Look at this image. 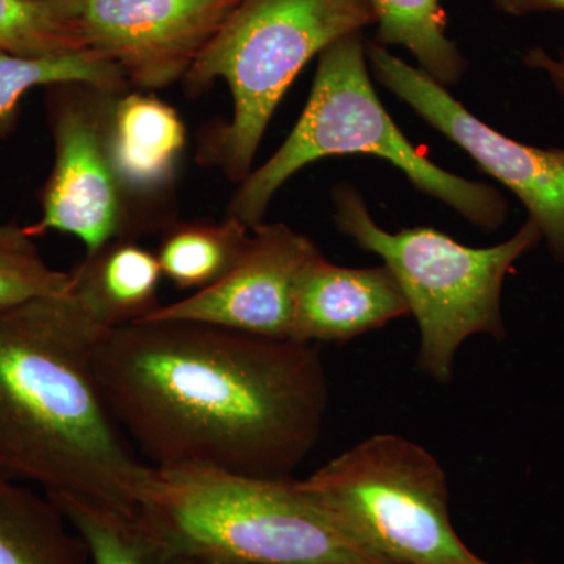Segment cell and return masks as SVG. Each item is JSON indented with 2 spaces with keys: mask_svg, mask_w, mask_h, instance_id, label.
Segmentation results:
<instances>
[{
  "mask_svg": "<svg viewBox=\"0 0 564 564\" xmlns=\"http://www.w3.org/2000/svg\"><path fill=\"white\" fill-rule=\"evenodd\" d=\"M69 295L101 329L143 321L162 306L158 256L137 240H115L69 272Z\"/></svg>",
  "mask_w": 564,
  "mask_h": 564,
  "instance_id": "5bb4252c",
  "label": "cell"
},
{
  "mask_svg": "<svg viewBox=\"0 0 564 564\" xmlns=\"http://www.w3.org/2000/svg\"><path fill=\"white\" fill-rule=\"evenodd\" d=\"M121 93L84 82L46 88L55 159L41 191L40 220L24 228L31 239L50 231L73 234L87 254H95L115 240L141 237L109 151L111 110Z\"/></svg>",
  "mask_w": 564,
  "mask_h": 564,
  "instance_id": "ba28073f",
  "label": "cell"
},
{
  "mask_svg": "<svg viewBox=\"0 0 564 564\" xmlns=\"http://www.w3.org/2000/svg\"><path fill=\"white\" fill-rule=\"evenodd\" d=\"M332 196L337 229L378 256L399 282L421 333L417 366L423 373L448 384L466 340L477 334L505 340V281L543 240L532 221L505 242L474 248L426 226L386 231L350 184L336 185Z\"/></svg>",
  "mask_w": 564,
  "mask_h": 564,
  "instance_id": "8992f818",
  "label": "cell"
},
{
  "mask_svg": "<svg viewBox=\"0 0 564 564\" xmlns=\"http://www.w3.org/2000/svg\"><path fill=\"white\" fill-rule=\"evenodd\" d=\"M187 555V554H185ZM192 558L193 564H236V563H223V562H212V560L196 558V556L188 555Z\"/></svg>",
  "mask_w": 564,
  "mask_h": 564,
  "instance_id": "484cf974",
  "label": "cell"
},
{
  "mask_svg": "<svg viewBox=\"0 0 564 564\" xmlns=\"http://www.w3.org/2000/svg\"><path fill=\"white\" fill-rule=\"evenodd\" d=\"M240 0H76L66 9L88 46L141 91L184 80Z\"/></svg>",
  "mask_w": 564,
  "mask_h": 564,
  "instance_id": "30bf717a",
  "label": "cell"
},
{
  "mask_svg": "<svg viewBox=\"0 0 564 564\" xmlns=\"http://www.w3.org/2000/svg\"><path fill=\"white\" fill-rule=\"evenodd\" d=\"M522 65L545 77L564 99V51L552 52L544 46L529 47L522 54Z\"/></svg>",
  "mask_w": 564,
  "mask_h": 564,
  "instance_id": "7402d4cb",
  "label": "cell"
},
{
  "mask_svg": "<svg viewBox=\"0 0 564 564\" xmlns=\"http://www.w3.org/2000/svg\"><path fill=\"white\" fill-rule=\"evenodd\" d=\"M101 332L69 292L0 310V477L47 496L135 505L150 464L96 372Z\"/></svg>",
  "mask_w": 564,
  "mask_h": 564,
  "instance_id": "7a4b0ae2",
  "label": "cell"
},
{
  "mask_svg": "<svg viewBox=\"0 0 564 564\" xmlns=\"http://www.w3.org/2000/svg\"><path fill=\"white\" fill-rule=\"evenodd\" d=\"M133 503L182 554L236 564H399L348 532L295 478L148 467Z\"/></svg>",
  "mask_w": 564,
  "mask_h": 564,
  "instance_id": "3957f363",
  "label": "cell"
},
{
  "mask_svg": "<svg viewBox=\"0 0 564 564\" xmlns=\"http://www.w3.org/2000/svg\"><path fill=\"white\" fill-rule=\"evenodd\" d=\"M87 47L79 24L65 10L33 0H0V51L43 57Z\"/></svg>",
  "mask_w": 564,
  "mask_h": 564,
  "instance_id": "ffe728a7",
  "label": "cell"
},
{
  "mask_svg": "<svg viewBox=\"0 0 564 564\" xmlns=\"http://www.w3.org/2000/svg\"><path fill=\"white\" fill-rule=\"evenodd\" d=\"M162 232L155 252L162 276L184 291H203L220 281L251 242V229L228 215L221 221H173Z\"/></svg>",
  "mask_w": 564,
  "mask_h": 564,
  "instance_id": "e0dca14e",
  "label": "cell"
},
{
  "mask_svg": "<svg viewBox=\"0 0 564 564\" xmlns=\"http://www.w3.org/2000/svg\"><path fill=\"white\" fill-rule=\"evenodd\" d=\"M65 82H84L111 91L131 90L120 66L93 47L43 57L0 51V139L13 131L20 104L29 91Z\"/></svg>",
  "mask_w": 564,
  "mask_h": 564,
  "instance_id": "d6986e66",
  "label": "cell"
},
{
  "mask_svg": "<svg viewBox=\"0 0 564 564\" xmlns=\"http://www.w3.org/2000/svg\"><path fill=\"white\" fill-rule=\"evenodd\" d=\"M33 240L25 234L24 228L13 225H0V247L31 243Z\"/></svg>",
  "mask_w": 564,
  "mask_h": 564,
  "instance_id": "cb8c5ba5",
  "label": "cell"
},
{
  "mask_svg": "<svg viewBox=\"0 0 564 564\" xmlns=\"http://www.w3.org/2000/svg\"><path fill=\"white\" fill-rule=\"evenodd\" d=\"M0 564H93L90 552L47 494L0 477Z\"/></svg>",
  "mask_w": 564,
  "mask_h": 564,
  "instance_id": "9a60e30c",
  "label": "cell"
},
{
  "mask_svg": "<svg viewBox=\"0 0 564 564\" xmlns=\"http://www.w3.org/2000/svg\"><path fill=\"white\" fill-rule=\"evenodd\" d=\"M362 32L336 41L318 55L302 117L284 143L234 193L228 217L250 229L263 223L282 185L311 163L333 155L367 154L392 163L415 188L458 212L470 225L497 231L508 217L502 193L436 165L400 131L370 76Z\"/></svg>",
  "mask_w": 564,
  "mask_h": 564,
  "instance_id": "277c9868",
  "label": "cell"
},
{
  "mask_svg": "<svg viewBox=\"0 0 564 564\" xmlns=\"http://www.w3.org/2000/svg\"><path fill=\"white\" fill-rule=\"evenodd\" d=\"M187 147L184 121L150 91L118 95L111 110L109 151L115 174L141 236L176 221L177 174Z\"/></svg>",
  "mask_w": 564,
  "mask_h": 564,
  "instance_id": "7c38bea8",
  "label": "cell"
},
{
  "mask_svg": "<svg viewBox=\"0 0 564 564\" xmlns=\"http://www.w3.org/2000/svg\"><path fill=\"white\" fill-rule=\"evenodd\" d=\"M367 61L381 87L524 204L527 220L540 229L552 258L564 263V148L533 147L496 131L447 87L373 41H367Z\"/></svg>",
  "mask_w": 564,
  "mask_h": 564,
  "instance_id": "9c48e42d",
  "label": "cell"
},
{
  "mask_svg": "<svg viewBox=\"0 0 564 564\" xmlns=\"http://www.w3.org/2000/svg\"><path fill=\"white\" fill-rule=\"evenodd\" d=\"M50 497L80 534L93 564H193L148 524L135 505Z\"/></svg>",
  "mask_w": 564,
  "mask_h": 564,
  "instance_id": "2e32d148",
  "label": "cell"
},
{
  "mask_svg": "<svg viewBox=\"0 0 564 564\" xmlns=\"http://www.w3.org/2000/svg\"><path fill=\"white\" fill-rule=\"evenodd\" d=\"M300 484L348 532L391 562L492 564L456 533L441 463L400 434H373Z\"/></svg>",
  "mask_w": 564,
  "mask_h": 564,
  "instance_id": "52a82bcc",
  "label": "cell"
},
{
  "mask_svg": "<svg viewBox=\"0 0 564 564\" xmlns=\"http://www.w3.org/2000/svg\"><path fill=\"white\" fill-rule=\"evenodd\" d=\"M370 25L369 0H240L182 80L188 95L198 96L221 79L232 96L231 120L204 133L198 162L240 184L304 66Z\"/></svg>",
  "mask_w": 564,
  "mask_h": 564,
  "instance_id": "5b68a950",
  "label": "cell"
},
{
  "mask_svg": "<svg viewBox=\"0 0 564 564\" xmlns=\"http://www.w3.org/2000/svg\"><path fill=\"white\" fill-rule=\"evenodd\" d=\"M410 314L391 270L348 269L317 254L296 289L291 339L304 344H347Z\"/></svg>",
  "mask_w": 564,
  "mask_h": 564,
  "instance_id": "4fadbf2b",
  "label": "cell"
},
{
  "mask_svg": "<svg viewBox=\"0 0 564 564\" xmlns=\"http://www.w3.org/2000/svg\"><path fill=\"white\" fill-rule=\"evenodd\" d=\"M69 282V273L44 262L35 243L0 247V310L66 295Z\"/></svg>",
  "mask_w": 564,
  "mask_h": 564,
  "instance_id": "44dd1931",
  "label": "cell"
},
{
  "mask_svg": "<svg viewBox=\"0 0 564 564\" xmlns=\"http://www.w3.org/2000/svg\"><path fill=\"white\" fill-rule=\"evenodd\" d=\"M93 356L115 417L150 466L292 478L321 440V345L140 321L104 329Z\"/></svg>",
  "mask_w": 564,
  "mask_h": 564,
  "instance_id": "6da1fadb",
  "label": "cell"
},
{
  "mask_svg": "<svg viewBox=\"0 0 564 564\" xmlns=\"http://www.w3.org/2000/svg\"><path fill=\"white\" fill-rule=\"evenodd\" d=\"M375 14L373 43L410 52L419 69L444 87L463 79L467 61L447 35L441 0H369Z\"/></svg>",
  "mask_w": 564,
  "mask_h": 564,
  "instance_id": "ac0fdd59",
  "label": "cell"
},
{
  "mask_svg": "<svg viewBox=\"0 0 564 564\" xmlns=\"http://www.w3.org/2000/svg\"><path fill=\"white\" fill-rule=\"evenodd\" d=\"M492 2L497 11L514 18L538 13H564V0H492Z\"/></svg>",
  "mask_w": 564,
  "mask_h": 564,
  "instance_id": "603a6c76",
  "label": "cell"
},
{
  "mask_svg": "<svg viewBox=\"0 0 564 564\" xmlns=\"http://www.w3.org/2000/svg\"><path fill=\"white\" fill-rule=\"evenodd\" d=\"M317 245L284 223H261L240 262L210 288L162 304L143 321L212 323L236 332L291 339L296 289Z\"/></svg>",
  "mask_w": 564,
  "mask_h": 564,
  "instance_id": "8fae6325",
  "label": "cell"
},
{
  "mask_svg": "<svg viewBox=\"0 0 564 564\" xmlns=\"http://www.w3.org/2000/svg\"><path fill=\"white\" fill-rule=\"evenodd\" d=\"M33 2L44 3V6L55 7V9L65 10L68 9L69 6H73L76 0H33Z\"/></svg>",
  "mask_w": 564,
  "mask_h": 564,
  "instance_id": "d4e9b609",
  "label": "cell"
},
{
  "mask_svg": "<svg viewBox=\"0 0 564 564\" xmlns=\"http://www.w3.org/2000/svg\"><path fill=\"white\" fill-rule=\"evenodd\" d=\"M510 564H536V563L532 562V560H524V562L510 563Z\"/></svg>",
  "mask_w": 564,
  "mask_h": 564,
  "instance_id": "4316f807",
  "label": "cell"
}]
</instances>
